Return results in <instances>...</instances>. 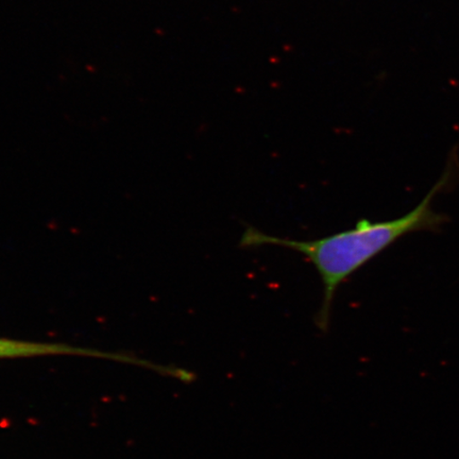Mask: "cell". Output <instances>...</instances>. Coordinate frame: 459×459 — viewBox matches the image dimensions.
<instances>
[{
  "label": "cell",
  "mask_w": 459,
  "mask_h": 459,
  "mask_svg": "<svg viewBox=\"0 0 459 459\" xmlns=\"http://www.w3.org/2000/svg\"><path fill=\"white\" fill-rule=\"evenodd\" d=\"M82 354V348L67 346L63 343L31 342L0 338V359Z\"/></svg>",
  "instance_id": "2"
},
{
  "label": "cell",
  "mask_w": 459,
  "mask_h": 459,
  "mask_svg": "<svg viewBox=\"0 0 459 459\" xmlns=\"http://www.w3.org/2000/svg\"><path fill=\"white\" fill-rule=\"evenodd\" d=\"M451 179L452 171L446 169L420 204L397 220L377 222L360 220L352 229L313 240L273 237L254 227H247L239 246L242 248L282 247L306 256L313 264L324 285L323 303L316 315L315 324L321 332L325 333L330 328L333 302L338 287L405 235L435 231L444 225L446 218L432 209V200Z\"/></svg>",
  "instance_id": "1"
}]
</instances>
